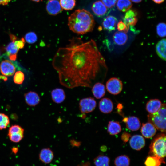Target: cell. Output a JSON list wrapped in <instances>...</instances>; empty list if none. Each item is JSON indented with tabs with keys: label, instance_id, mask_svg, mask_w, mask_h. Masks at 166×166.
I'll return each mask as SVG.
<instances>
[{
	"label": "cell",
	"instance_id": "cell-12",
	"mask_svg": "<svg viewBox=\"0 0 166 166\" xmlns=\"http://www.w3.org/2000/svg\"><path fill=\"white\" fill-rule=\"evenodd\" d=\"M59 1L57 0L49 1L46 6V10L50 15H56L61 12L62 10Z\"/></svg>",
	"mask_w": 166,
	"mask_h": 166
},
{
	"label": "cell",
	"instance_id": "cell-11",
	"mask_svg": "<svg viewBox=\"0 0 166 166\" xmlns=\"http://www.w3.org/2000/svg\"><path fill=\"white\" fill-rule=\"evenodd\" d=\"M137 14L136 11L133 10H129L126 13L124 18L123 22L128 26H135L138 21Z\"/></svg>",
	"mask_w": 166,
	"mask_h": 166
},
{
	"label": "cell",
	"instance_id": "cell-2",
	"mask_svg": "<svg viewBox=\"0 0 166 166\" xmlns=\"http://www.w3.org/2000/svg\"><path fill=\"white\" fill-rule=\"evenodd\" d=\"M70 30L79 34H84L93 30L95 22L93 15L84 9H78L68 18Z\"/></svg>",
	"mask_w": 166,
	"mask_h": 166
},
{
	"label": "cell",
	"instance_id": "cell-3",
	"mask_svg": "<svg viewBox=\"0 0 166 166\" xmlns=\"http://www.w3.org/2000/svg\"><path fill=\"white\" fill-rule=\"evenodd\" d=\"M166 148L165 134L163 133L158 134L153 139L150 145L149 156L164 159Z\"/></svg>",
	"mask_w": 166,
	"mask_h": 166
},
{
	"label": "cell",
	"instance_id": "cell-30",
	"mask_svg": "<svg viewBox=\"0 0 166 166\" xmlns=\"http://www.w3.org/2000/svg\"><path fill=\"white\" fill-rule=\"evenodd\" d=\"M76 2V0H60L59 2L62 9L65 10H69L74 7Z\"/></svg>",
	"mask_w": 166,
	"mask_h": 166
},
{
	"label": "cell",
	"instance_id": "cell-4",
	"mask_svg": "<svg viewBox=\"0 0 166 166\" xmlns=\"http://www.w3.org/2000/svg\"><path fill=\"white\" fill-rule=\"evenodd\" d=\"M149 122L152 123L156 129L161 132H166V105L162 104L160 109L156 112L148 115Z\"/></svg>",
	"mask_w": 166,
	"mask_h": 166
},
{
	"label": "cell",
	"instance_id": "cell-21",
	"mask_svg": "<svg viewBox=\"0 0 166 166\" xmlns=\"http://www.w3.org/2000/svg\"><path fill=\"white\" fill-rule=\"evenodd\" d=\"M162 104L161 101L158 99L150 100L147 103L146 109L150 114L157 112L161 108Z\"/></svg>",
	"mask_w": 166,
	"mask_h": 166
},
{
	"label": "cell",
	"instance_id": "cell-10",
	"mask_svg": "<svg viewBox=\"0 0 166 166\" xmlns=\"http://www.w3.org/2000/svg\"><path fill=\"white\" fill-rule=\"evenodd\" d=\"M131 147L133 149L139 151L142 149L145 145V140L144 137L139 135L132 136L129 141Z\"/></svg>",
	"mask_w": 166,
	"mask_h": 166
},
{
	"label": "cell",
	"instance_id": "cell-33",
	"mask_svg": "<svg viewBox=\"0 0 166 166\" xmlns=\"http://www.w3.org/2000/svg\"><path fill=\"white\" fill-rule=\"evenodd\" d=\"M156 33L157 35L161 37H165L166 34V26L165 23H159L156 26Z\"/></svg>",
	"mask_w": 166,
	"mask_h": 166
},
{
	"label": "cell",
	"instance_id": "cell-14",
	"mask_svg": "<svg viewBox=\"0 0 166 166\" xmlns=\"http://www.w3.org/2000/svg\"><path fill=\"white\" fill-rule=\"evenodd\" d=\"M54 157L53 151L49 148L42 149L39 155L40 160L42 162L48 164L51 162Z\"/></svg>",
	"mask_w": 166,
	"mask_h": 166
},
{
	"label": "cell",
	"instance_id": "cell-43",
	"mask_svg": "<svg viewBox=\"0 0 166 166\" xmlns=\"http://www.w3.org/2000/svg\"><path fill=\"white\" fill-rule=\"evenodd\" d=\"M31 0L34 1V2H39L40 1H42V0Z\"/></svg>",
	"mask_w": 166,
	"mask_h": 166
},
{
	"label": "cell",
	"instance_id": "cell-41",
	"mask_svg": "<svg viewBox=\"0 0 166 166\" xmlns=\"http://www.w3.org/2000/svg\"><path fill=\"white\" fill-rule=\"evenodd\" d=\"M0 79H2L4 81H6L7 80V78L6 76L3 75H0Z\"/></svg>",
	"mask_w": 166,
	"mask_h": 166
},
{
	"label": "cell",
	"instance_id": "cell-37",
	"mask_svg": "<svg viewBox=\"0 0 166 166\" xmlns=\"http://www.w3.org/2000/svg\"><path fill=\"white\" fill-rule=\"evenodd\" d=\"M130 136V135L127 132H124L121 136V139L124 142L127 141Z\"/></svg>",
	"mask_w": 166,
	"mask_h": 166
},
{
	"label": "cell",
	"instance_id": "cell-45",
	"mask_svg": "<svg viewBox=\"0 0 166 166\" xmlns=\"http://www.w3.org/2000/svg\"><path fill=\"white\" fill-rule=\"evenodd\" d=\"M49 1H50V0H49Z\"/></svg>",
	"mask_w": 166,
	"mask_h": 166
},
{
	"label": "cell",
	"instance_id": "cell-24",
	"mask_svg": "<svg viewBox=\"0 0 166 166\" xmlns=\"http://www.w3.org/2000/svg\"><path fill=\"white\" fill-rule=\"evenodd\" d=\"M113 38L116 44L121 45H124L126 43L128 37L126 33L123 31H118L114 34Z\"/></svg>",
	"mask_w": 166,
	"mask_h": 166
},
{
	"label": "cell",
	"instance_id": "cell-42",
	"mask_svg": "<svg viewBox=\"0 0 166 166\" xmlns=\"http://www.w3.org/2000/svg\"><path fill=\"white\" fill-rule=\"evenodd\" d=\"M130 1L135 3H139L141 2L142 0H130Z\"/></svg>",
	"mask_w": 166,
	"mask_h": 166
},
{
	"label": "cell",
	"instance_id": "cell-25",
	"mask_svg": "<svg viewBox=\"0 0 166 166\" xmlns=\"http://www.w3.org/2000/svg\"><path fill=\"white\" fill-rule=\"evenodd\" d=\"M164 159L155 156H149L144 162L146 166H160L162 163H165Z\"/></svg>",
	"mask_w": 166,
	"mask_h": 166
},
{
	"label": "cell",
	"instance_id": "cell-32",
	"mask_svg": "<svg viewBox=\"0 0 166 166\" xmlns=\"http://www.w3.org/2000/svg\"><path fill=\"white\" fill-rule=\"evenodd\" d=\"M37 36L34 32H30L26 33L25 36V40L29 44H33L37 40Z\"/></svg>",
	"mask_w": 166,
	"mask_h": 166
},
{
	"label": "cell",
	"instance_id": "cell-1",
	"mask_svg": "<svg viewBox=\"0 0 166 166\" xmlns=\"http://www.w3.org/2000/svg\"><path fill=\"white\" fill-rule=\"evenodd\" d=\"M52 65L60 84L69 89L92 88L104 80L108 70L95 42H85L78 37H73L65 46L58 49Z\"/></svg>",
	"mask_w": 166,
	"mask_h": 166
},
{
	"label": "cell",
	"instance_id": "cell-17",
	"mask_svg": "<svg viewBox=\"0 0 166 166\" xmlns=\"http://www.w3.org/2000/svg\"><path fill=\"white\" fill-rule=\"evenodd\" d=\"M99 107L101 112L104 113H108L112 111L113 104L110 99L105 98L101 99L99 102Z\"/></svg>",
	"mask_w": 166,
	"mask_h": 166
},
{
	"label": "cell",
	"instance_id": "cell-34",
	"mask_svg": "<svg viewBox=\"0 0 166 166\" xmlns=\"http://www.w3.org/2000/svg\"><path fill=\"white\" fill-rule=\"evenodd\" d=\"M13 78L14 82L18 84H22L24 79V75L21 71H18L14 73Z\"/></svg>",
	"mask_w": 166,
	"mask_h": 166
},
{
	"label": "cell",
	"instance_id": "cell-20",
	"mask_svg": "<svg viewBox=\"0 0 166 166\" xmlns=\"http://www.w3.org/2000/svg\"><path fill=\"white\" fill-rule=\"evenodd\" d=\"M117 22V18L113 16H109L104 20L102 25L104 28L109 31L114 30Z\"/></svg>",
	"mask_w": 166,
	"mask_h": 166
},
{
	"label": "cell",
	"instance_id": "cell-9",
	"mask_svg": "<svg viewBox=\"0 0 166 166\" xmlns=\"http://www.w3.org/2000/svg\"><path fill=\"white\" fill-rule=\"evenodd\" d=\"M0 71L3 75L10 76L15 73L16 68L10 61L5 60L2 61L0 64Z\"/></svg>",
	"mask_w": 166,
	"mask_h": 166
},
{
	"label": "cell",
	"instance_id": "cell-40",
	"mask_svg": "<svg viewBox=\"0 0 166 166\" xmlns=\"http://www.w3.org/2000/svg\"><path fill=\"white\" fill-rule=\"evenodd\" d=\"M155 3L157 4H160L164 2V0H152Z\"/></svg>",
	"mask_w": 166,
	"mask_h": 166
},
{
	"label": "cell",
	"instance_id": "cell-23",
	"mask_svg": "<svg viewBox=\"0 0 166 166\" xmlns=\"http://www.w3.org/2000/svg\"><path fill=\"white\" fill-rule=\"evenodd\" d=\"M166 41L165 39L160 41L156 44V52L159 57L164 60H166Z\"/></svg>",
	"mask_w": 166,
	"mask_h": 166
},
{
	"label": "cell",
	"instance_id": "cell-18",
	"mask_svg": "<svg viewBox=\"0 0 166 166\" xmlns=\"http://www.w3.org/2000/svg\"><path fill=\"white\" fill-rule=\"evenodd\" d=\"M91 8L94 13L98 16L104 15L107 10L106 7L101 1H97L94 2Z\"/></svg>",
	"mask_w": 166,
	"mask_h": 166
},
{
	"label": "cell",
	"instance_id": "cell-35",
	"mask_svg": "<svg viewBox=\"0 0 166 166\" xmlns=\"http://www.w3.org/2000/svg\"><path fill=\"white\" fill-rule=\"evenodd\" d=\"M117 29L119 31L127 32L129 29V26H127L122 21H120L117 25Z\"/></svg>",
	"mask_w": 166,
	"mask_h": 166
},
{
	"label": "cell",
	"instance_id": "cell-28",
	"mask_svg": "<svg viewBox=\"0 0 166 166\" xmlns=\"http://www.w3.org/2000/svg\"><path fill=\"white\" fill-rule=\"evenodd\" d=\"M117 9L122 12H125L128 10L132 5L130 0H117Z\"/></svg>",
	"mask_w": 166,
	"mask_h": 166
},
{
	"label": "cell",
	"instance_id": "cell-13",
	"mask_svg": "<svg viewBox=\"0 0 166 166\" xmlns=\"http://www.w3.org/2000/svg\"><path fill=\"white\" fill-rule=\"evenodd\" d=\"M141 132L144 137L147 138H150L155 135L156 132V129L153 125L148 122L143 124Z\"/></svg>",
	"mask_w": 166,
	"mask_h": 166
},
{
	"label": "cell",
	"instance_id": "cell-15",
	"mask_svg": "<svg viewBox=\"0 0 166 166\" xmlns=\"http://www.w3.org/2000/svg\"><path fill=\"white\" fill-rule=\"evenodd\" d=\"M123 121L126 123L127 128L132 131L138 130L141 125L140 120L137 117L135 116L124 118Z\"/></svg>",
	"mask_w": 166,
	"mask_h": 166
},
{
	"label": "cell",
	"instance_id": "cell-29",
	"mask_svg": "<svg viewBox=\"0 0 166 166\" xmlns=\"http://www.w3.org/2000/svg\"><path fill=\"white\" fill-rule=\"evenodd\" d=\"M115 166H129L130 159L125 155H122L117 157L114 161Z\"/></svg>",
	"mask_w": 166,
	"mask_h": 166
},
{
	"label": "cell",
	"instance_id": "cell-26",
	"mask_svg": "<svg viewBox=\"0 0 166 166\" xmlns=\"http://www.w3.org/2000/svg\"><path fill=\"white\" fill-rule=\"evenodd\" d=\"M121 131V126L118 122L113 121L109 122L107 131L110 135H116L120 132Z\"/></svg>",
	"mask_w": 166,
	"mask_h": 166
},
{
	"label": "cell",
	"instance_id": "cell-39",
	"mask_svg": "<svg viewBox=\"0 0 166 166\" xmlns=\"http://www.w3.org/2000/svg\"><path fill=\"white\" fill-rule=\"evenodd\" d=\"M11 0H0V5H7Z\"/></svg>",
	"mask_w": 166,
	"mask_h": 166
},
{
	"label": "cell",
	"instance_id": "cell-6",
	"mask_svg": "<svg viewBox=\"0 0 166 166\" xmlns=\"http://www.w3.org/2000/svg\"><path fill=\"white\" fill-rule=\"evenodd\" d=\"M96 106L95 100L91 97L81 99L79 103V108L82 113H88L93 111Z\"/></svg>",
	"mask_w": 166,
	"mask_h": 166
},
{
	"label": "cell",
	"instance_id": "cell-19",
	"mask_svg": "<svg viewBox=\"0 0 166 166\" xmlns=\"http://www.w3.org/2000/svg\"><path fill=\"white\" fill-rule=\"evenodd\" d=\"M51 98L53 101L57 104L62 102L66 98L64 90L61 88H56L51 92Z\"/></svg>",
	"mask_w": 166,
	"mask_h": 166
},
{
	"label": "cell",
	"instance_id": "cell-27",
	"mask_svg": "<svg viewBox=\"0 0 166 166\" xmlns=\"http://www.w3.org/2000/svg\"><path fill=\"white\" fill-rule=\"evenodd\" d=\"M110 162V158L104 155H99L93 160L95 166H109Z\"/></svg>",
	"mask_w": 166,
	"mask_h": 166
},
{
	"label": "cell",
	"instance_id": "cell-38",
	"mask_svg": "<svg viewBox=\"0 0 166 166\" xmlns=\"http://www.w3.org/2000/svg\"><path fill=\"white\" fill-rule=\"evenodd\" d=\"M71 144L73 146H79L81 144V143L73 139H72L70 140Z\"/></svg>",
	"mask_w": 166,
	"mask_h": 166
},
{
	"label": "cell",
	"instance_id": "cell-8",
	"mask_svg": "<svg viewBox=\"0 0 166 166\" xmlns=\"http://www.w3.org/2000/svg\"><path fill=\"white\" fill-rule=\"evenodd\" d=\"M10 37L11 40L6 46V54L9 58L12 61L16 60L17 54L19 49L16 45L15 41L17 39V37L14 35L11 34Z\"/></svg>",
	"mask_w": 166,
	"mask_h": 166
},
{
	"label": "cell",
	"instance_id": "cell-44",
	"mask_svg": "<svg viewBox=\"0 0 166 166\" xmlns=\"http://www.w3.org/2000/svg\"><path fill=\"white\" fill-rule=\"evenodd\" d=\"M2 55H1V52L0 51V59L2 58Z\"/></svg>",
	"mask_w": 166,
	"mask_h": 166
},
{
	"label": "cell",
	"instance_id": "cell-36",
	"mask_svg": "<svg viewBox=\"0 0 166 166\" xmlns=\"http://www.w3.org/2000/svg\"><path fill=\"white\" fill-rule=\"evenodd\" d=\"M117 0H101V2L108 8H111L115 6Z\"/></svg>",
	"mask_w": 166,
	"mask_h": 166
},
{
	"label": "cell",
	"instance_id": "cell-22",
	"mask_svg": "<svg viewBox=\"0 0 166 166\" xmlns=\"http://www.w3.org/2000/svg\"><path fill=\"white\" fill-rule=\"evenodd\" d=\"M92 91L94 97L97 99L103 97L105 93L104 85L100 82L95 83L92 86Z\"/></svg>",
	"mask_w": 166,
	"mask_h": 166
},
{
	"label": "cell",
	"instance_id": "cell-16",
	"mask_svg": "<svg viewBox=\"0 0 166 166\" xmlns=\"http://www.w3.org/2000/svg\"><path fill=\"white\" fill-rule=\"evenodd\" d=\"M24 98L26 103L31 106L37 105L40 101L38 94L34 91H30L26 93L24 95Z\"/></svg>",
	"mask_w": 166,
	"mask_h": 166
},
{
	"label": "cell",
	"instance_id": "cell-5",
	"mask_svg": "<svg viewBox=\"0 0 166 166\" xmlns=\"http://www.w3.org/2000/svg\"><path fill=\"white\" fill-rule=\"evenodd\" d=\"M24 129L18 125H12L9 128L8 135L11 141L19 142L24 137Z\"/></svg>",
	"mask_w": 166,
	"mask_h": 166
},
{
	"label": "cell",
	"instance_id": "cell-7",
	"mask_svg": "<svg viewBox=\"0 0 166 166\" xmlns=\"http://www.w3.org/2000/svg\"><path fill=\"white\" fill-rule=\"evenodd\" d=\"M106 88L110 93L117 95L121 91L123 84L121 81L117 78L112 77L109 79L106 82Z\"/></svg>",
	"mask_w": 166,
	"mask_h": 166
},
{
	"label": "cell",
	"instance_id": "cell-31",
	"mask_svg": "<svg viewBox=\"0 0 166 166\" xmlns=\"http://www.w3.org/2000/svg\"><path fill=\"white\" fill-rule=\"evenodd\" d=\"M10 123V120L7 115L0 113V130L6 128Z\"/></svg>",
	"mask_w": 166,
	"mask_h": 166
}]
</instances>
